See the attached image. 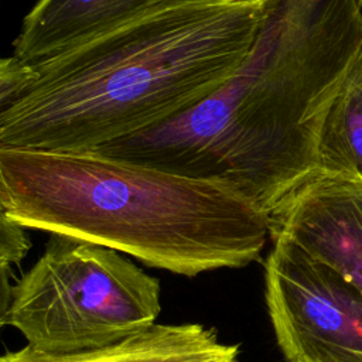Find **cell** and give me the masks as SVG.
Returning <instances> with one entry per match:
<instances>
[{
	"instance_id": "cell-1",
	"label": "cell",
	"mask_w": 362,
	"mask_h": 362,
	"mask_svg": "<svg viewBox=\"0 0 362 362\" xmlns=\"http://www.w3.org/2000/svg\"><path fill=\"white\" fill-rule=\"evenodd\" d=\"M361 47V0H267L249 54L218 90L89 153L221 181L269 215L318 170L325 116Z\"/></svg>"
},
{
	"instance_id": "cell-2",
	"label": "cell",
	"mask_w": 362,
	"mask_h": 362,
	"mask_svg": "<svg viewBox=\"0 0 362 362\" xmlns=\"http://www.w3.org/2000/svg\"><path fill=\"white\" fill-rule=\"evenodd\" d=\"M267 0H163L34 66L0 107V148L83 153L163 124L218 90L249 54Z\"/></svg>"
},
{
	"instance_id": "cell-3",
	"label": "cell",
	"mask_w": 362,
	"mask_h": 362,
	"mask_svg": "<svg viewBox=\"0 0 362 362\" xmlns=\"http://www.w3.org/2000/svg\"><path fill=\"white\" fill-rule=\"evenodd\" d=\"M0 211L188 277L247 266L270 239L267 214L221 181L89 151L0 148Z\"/></svg>"
},
{
	"instance_id": "cell-4",
	"label": "cell",
	"mask_w": 362,
	"mask_h": 362,
	"mask_svg": "<svg viewBox=\"0 0 362 362\" xmlns=\"http://www.w3.org/2000/svg\"><path fill=\"white\" fill-rule=\"evenodd\" d=\"M160 311V281L120 252L51 233L1 301L0 322L35 351L75 354L144 329Z\"/></svg>"
},
{
	"instance_id": "cell-5",
	"label": "cell",
	"mask_w": 362,
	"mask_h": 362,
	"mask_svg": "<svg viewBox=\"0 0 362 362\" xmlns=\"http://www.w3.org/2000/svg\"><path fill=\"white\" fill-rule=\"evenodd\" d=\"M264 260V300L286 362H362V291L287 240Z\"/></svg>"
},
{
	"instance_id": "cell-6",
	"label": "cell",
	"mask_w": 362,
	"mask_h": 362,
	"mask_svg": "<svg viewBox=\"0 0 362 362\" xmlns=\"http://www.w3.org/2000/svg\"><path fill=\"white\" fill-rule=\"evenodd\" d=\"M267 218L272 242H290L362 291V180L317 170Z\"/></svg>"
},
{
	"instance_id": "cell-7",
	"label": "cell",
	"mask_w": 362,
	"mask_h": 362,
	"mask_svg": "<svg viewBox=\"0 0 362 362\" xmlns=\"http://www.w3.org/2000/svg\"><path fill=\"white\" fill-rule=\"evenodd\" d=\"M163 0H38L24 17L13 57L34 68L100 38Z\"/></svg>"
},
{
	"instance_id": "cell-8",
	"label": "cell",
	"mask_w": 362,
	"mask_h": 362,
	"mask_svg": "<svg viewBox=\"0 0 362 362\" xmlns=\"http://www.w3.org/2000/svg\"><path fill=\"white\" fill-rule=\"evenodd\" d=\"M239 345L219 341L202 324H153L117 342L75 354H45L30 346L0 362H238Z\"/></svg>"
},
{
	"instance_id": "cell-9",
	"label": "cell",
	"mask_w": 362,
	"mask_h": 362,
	"mask_svg": "<svg viewBox=\"0 0 362 362\" xmlns=\"http://www.w3.org/2000/svg\"><path fill=\"white\" fill-rule=\"evenodd\" d=\"M318 170L362 180V47L325 116Z\"/></svg>"
},
{
	"instance_id": "cell-10",
	"label": "cell",
	"mask_w": 362,
	"mask_h": 362,
	"mask_svg": "<svg viewBox=\"0 0 362 362\" xmlns=\"http://www.w3.org/2000/svg\"><path fill=\"white\" fill-rule=\"evenodd\" d=\"M27 228L10 219L0 211V269L1 283L11 277V272L20 264L30 249V239L25 232Z\"/></svg>"
},
{
	"instance_id": "cell-11",
	"label": "cell",
	"mask_w": 362,
	"mask_h": 362,
	"mask_svg": "<svg viewBox=\"0 0 362 362\" xmlns=\"http://www.w3.org/2000/svg\"><path fill=\"white\" fill-rule=\"evenodd\" d=\"M361 3H362V0H361Z\"/></svg>"
}]
</instances>
